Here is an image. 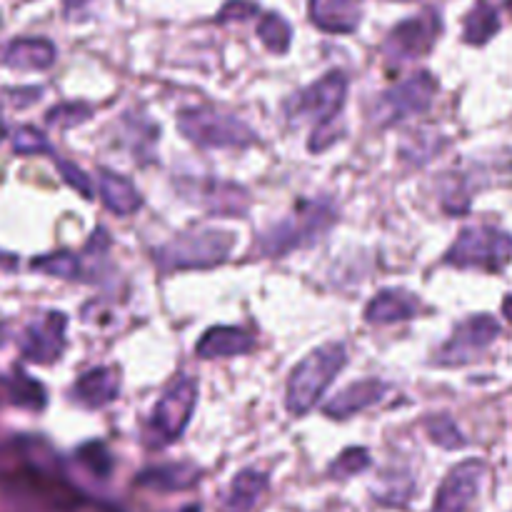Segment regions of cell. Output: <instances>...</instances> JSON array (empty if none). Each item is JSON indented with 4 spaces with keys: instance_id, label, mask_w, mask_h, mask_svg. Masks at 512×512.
Returning <instances> with one entry per match:
<instances>
[{
    "instance_id": "cell-1",
    "label": "cell",
    "mask_w": 512,
    "mask_h": 512,
    "mask_svg": "<svg viewBox=\"0 0 512 512\" xmlns=\"http://www.w3.org/2000/svg\"><path fill=\"white\" fill-rule=\"evenodd\" d=\"M235 248V235L228 230L195 228L175 235L153 250V263L163 273L173 270H205L225 263Z\"/></svg>"
},
{
    "instance_id": "cell-2",
    "label": "cell",
    "mask_w": 512,
    "mask_h": 512,
    "mask_svg": "<svg viewBox=\"0 0 512 512\" xmlns=\"http://www.w3.org/2000/svg\"><path fill=\"white\" fill-rule=\"evenodd\" d=\"M348 363V350L343 343H325L315 348L313 353L305 355L293 368L288 378V393H285V405L290 415H305L315 408L335 375Z\"/></svg>"
},
{
    "instance_id": "cell-3",
    "label": "cell",
    "mask_w": 512,
    "mask_h": 512,
    "mask_svg": "<svg viewBox=\"0 0 512 512\" xmlns=\"http://www.w3.org/2000/svg\"><path fill=\"white\" fill-rule=\"evenodd\" d=\"M338 213L328 203H310L303 210L293 213L290 218L280 220L273 228L260 235L258 250L268 258H283L290 250L308 248L318 243L325 233L335 225Z\"/></svg>"
},
{
    "instance_id": "cell-4",
    "label": "cell",
    "mask_w": 512,
    "mask_h": 512,
    "mask_svg": "<svg viewBox=\"0 0 512 512\" xmlns=\"http://www.w3.org/2000/svg\"><path fill=\"white\" fill-rule=\"evenodd\" d=\"M512 260V235L493 225H473L458 235L445 263L455 268H475L485 273H500Z\"/></svg>"
},
{
    "instance_id": "cell-5",
    "label": "cell",
    "mask_w": 512,
    "mask_h": 512,
    "mask_svg": "<svg viewBox=\"0 0 512 512\" xmlns=\"http://www.w3.org/2000/svg\"><path fill=\"white\" fill-rule=\"evenodd\" d=\"M195 405H198V383L190 378L178 380L150 413L143 430V443L150 450H163L173 445L188 428Z\"/></svg>"
},
{
    "instance_id": "cell-6",
    "label": "cell",
    "mask_w": 512,
    "mask_h": 512,
    "mask_svg": "<svg viewBox=\"0 0 512 512\" xmlns=\"http://www.w3.org/2000/svg\"><path fill=\"white\" fill-rule=\"evenodd\" d=\"M178 130L198 148H248L255 143V130L248 123L213 108L183 110Z\"/></svg>"
},
{
    "instance_id": "cell-7",
    "label": "cell",
    "mask_w": 512,
    "mask_h": 512,
    "mask_svg": "<svg viewBox=\"0 0 512 512\" xmlns=\"http://www.w3.org/2000/svg\"><path fill=\"white\" fill-rule=\"evenodd\" d=\"M435 93H438V80L428 70H420V73L410 75L408 80L380 95L373 108V120L380 128H388V125L400 123L410 115L425 113L433 105Z\"/></svg>"
},
{
    "instance_id": "cell-8",
    "label": "cell",
    "mask_w": 512,
    "mask_h": 512,
    "mask_svg": "<svg viewBox=\"0 0 512 512\" xmlns=\"http://www.w3.org/2000/svg\"><path fill=\"white\" fill-rule=\"evenodd\" d=\"M345 95H348V78L338 70L320 78L318 83L308 85L300 90L293 100L288 103V115L295 123H330V120L340 118V110L345 105Z\"/></svg>"
},
{
    "instance_id": "cell-9",
    "label": "cell",
    "mask_w": 512,
    "mask_h": 512,
    "mask_svg": "<svg viewBox=\"0 0 512 512\" xmlns=\"http://www.w3.org/2000/svg\"><path fill=\"white\" fill-rule=\"evenodd\" d=\"M440 33H443L440 15L435 10H425V13L403 20V23L390 30L388 40L383 45L385 58L395 65L425 58L433 50V45L438 43Z\"/></svg>"
},
{
    "instance_id": "cell-10",
    "label": "cell",
    "mask_w": 512,
    "mask_h": 512,
    "mask_svg": "<svg viewBox=\"0 0 512 512\" xmlns=\"http://www.w3.org/2000/svg\"><path fill=\"white\" fill-rule=\"evenodd\" d=\"M500 323L493 315H473L453 330L448 343L438 350L435 363L443 368H460L475 363L498 340Z\"/></svg>"
},
{
    "instance_id": "cell-11",
    "label": "cell",
    "mask_w": 512,
    "mask_h": 512,
    "mask_svg": "<svg viewBox=\"0 0 512 512\" xmlns=\"http://www.w3.org/2000/svg\"><path fill=\"white\" fill-rule=\"evenodd\" d=\"M183 198L193 200L210 215H220V218H245L250 210V195L248 190L240 185L228 183V180H180L178 183Z\"/></svg>"
},
{
    "instance_id": "cell-12",
    "label": "cell",
    "mask_w": 512,
    "mask_h": 512,
    "mask_svg": "<svg viewBox=\"0 0 512 512\" xmlns=\"http://www.w3.org/2000/svg\"><path fill=\"white\" fill-rule=\"evenodd\" d=\"M485 475H488V465L483 460H465L455 465L440 483L433 512H468L483 488Z\"/></svg>"
},
{
    "instance_id": "cell-13",
    "label": "cell",
    "mask_w": 512,
    "mask_h": 512,
    "mask_svg": "<svg viewBox=\"0 0 512 512\" xmlns=\"http://www.w3.org/2000/svg\"><path fill=\"white\" fill-rule=\"evenodd\" d=\"M65 350V315L48 313L43 320L30 325L20 340V353L25 360L38 365L55 363Z\"/></svg>"
},
{
    "instance_id": "cell-14",
    "label": "cell",
    "mask_w": 512,
    "mask_h": 512,
    "mask_svg": "<svg viewBox=\"0 0 512 512\" xmlns=\"http://www.w3.org/2000/svg\"><path fill=\"white\" fill-rule=\"evenodd\" d=\"M388 390L390 388L383 383V380H375V378L360 380V383H353L345 390H340V393L325 405V415L335 420H345L350 418V415H358L363 413V410L378 405L380 400L388 395Z\"/></svg>"
},
{
    "instance_id": "cell-15",
    "label": "cell",
    "mask_w": 512,
    "mask_h": 512,
    "mask_svg": "<svg viewBox=\"0 0 512 512\" xmlns=\"http://www.w3.org/2000/svg\"><path fill=\"white\" fill-rule=\"evenodd\" d=\"M310 20L325 33H353L360 25V0H310Z\"/></svg>"
},
{
    "instance_id": "cell-16",
    "label": "cell",
    "mask_w": 512,
    "mask_h": 512,
    "mask_svg": "<svg viewBox=\"0 0 512 512\" xmlns=\"http://www.w3.org/2000/svg\"><path fill=\"white\" fill-rule=\"evenodd\" d=\"M55 63V45L45 38H18L0 48V65L15 70H45Z\"/></svg>"
},
{
    "instance_id": "cell-17",
    "label": "cell",
    "mask_w": 512,
    "mask_h": 512,
    "mask_svg": "<svg viewBox=\"0 0 512 512\" xmlns=\"http://www.w3.org/2000/svg\"><path fill=\"white\" fill-rule=\"evenodd\" d=\"M255 348V338L243 328L233 325H218L210 328L195 345L198 358H233V355H245Z\"/></svg>"
},
{
    "instance_id": "cell-18",
    "label": "cell",
    "mask_w": 512,
    "mask_h": 512,
    "mask_svg": "<svg viewBox=\"0 0 512 512\" xmlns=\"http://www.w3.org/2000/svg\"><path fill=\"white\" fill-rule=\"evenodd\" d=\"M120 393V375L113 368L88 370L78 383L73 385V400L83 408L95 410L113 403Z\"/></svg>"
},
{
    "instance_id": "cell-19",
    "label": "cell",
    "mask_w": 512,
    "mask_h": 512,
    "mask_svg": "<svg viewBox=\"0 0 512 512\" xmlns=\"http://www.w3.org/2000/svg\"><path fill=\"white\" fill-rule=\"evenodd\" d=\"M420 310V300L405 290H383L375 295L365 308V320L370 325H393L415 318Z\"/></svg>"
},
{
    "instance_id": "cell-20",
    "label": "cell",
    "mask_w": 512,
    "mask_h": 512,
    "mask_svg": "<svg viewBox=\"0 0 512 512\" xmlns=\"http://www.w3.org/2000/svg\"><path fill=\"white\" fill-rule=\"evenodd\" d=\"M268 483V475L260 473V470H240L233 478V483H230V488L225 490L223 500H220V510L253 512L260 498L268 493Z\"/></svg>"
},
{
    "instance_id": "cell-21",
    "label": "cell",
    "mask_w": 512,
    "mask_h": 512,
    "mask_svg": "<svg viewBox=\"0 0 512 512\" xmlns=\"http://www.w3.org/2000/svg\"><path fill=\"white\" fill-rule=\"evenodd\" d=\"M200 480V470L190 463H165L143 470L135 483L155 493H178L190 490Z\"/></svg>"
},
{
    "instance_id": "cell-22",
    "label": "cell",
    "mask_w": 512,
    "mask_h": 512,
    "mask_svg": "<svg viewBox=\"0 0 512 512\" xmlns=\"http://www.w3.org/2000/svg\"><path fill=\"white\" fill-rule=\"evenodd\" d=\"M98 190L105 208L113 210L120 218H128V215H133L135 210H140V205H143L138 188H135L128 178H123V175L118 173H110V170H100Z\"/></svg>"
},
{
    "instance_id": "cell-23",
    "label": "cell",
    "mask_w": 512,
    "mask_h": 512,
    "mask_svg": "<svg viewBox=\"0 0 512 512\" xmlns=\"http://www.w3.org/2000/svg\"><path fill=\"white\" fill-rule=\"evenodd\" d=\"M500 30V15L488 0H478L475 8L465 15L463 40L470 45H485Z\"/></svg>"
},
{
    "instance_id": "cell-24",
    "label": "cell",
    "mask_w": 512,
    "mask_h": 512,
    "mask_svg": "<svg viewBox=\"0 0 512 512\" xmlns=\"http://www.w3.org/2000/svg\"><path fill=\"white\" fill-rule=\"evenodd\" d=\"M5 388H8L10 403L18 405L23 410H43L48 398H45V388L38 380L28 378L23 370H15L8 380H5Z\"/></svg>"
},
{
    "instance_id": "cell-25",
    "label": "cell",
    "mask_w": 512,
    "mask_h": 512,
    "mask_svg": "<svg viewBox=\"0 0 512 512\" xmlns=\"http://www.w3.org/2000/svg\"><path fill=\"white\" fill-rule=\"evenodd\" d=\"M258 38L263 40V45L270 50V53L283 55L288 53L290 43H293V30H290L288 20L280 18L278 13H268L260 18Z\"/></svg>"
},
{
    "instance_id": "cell-26",
    "label": "cell",
    "mask_w": 512,
    "mask_h": 512,
    "mask_svg": "<svg viewBox=\"0 0 512 512\" xmlns=\"http://www.w3.org/2000/svg\"><path fill=\"white\" fill-rule=\"evenodd\" d=\"M425 428H428L430 440L445 450H460L468 445V438L460 433V428L450 415H433V418H428Z\"/></svg>"
},
{
    "instance_id": "cell-27",
    "label": "cell",
    "mask_w": 512,
    "mask_h": 512,
    "mask_svg": "<svg viewBox=\"0 0 512 512\" xmlns=\"http://www.w3.org/2000/svg\"><path fill=\"white\" fill-rule=\"evenodd\" d=\"M75 460L88 470L95 478H108L113 473V455L105 448L103 443H85L80 445L78 453H75Z\"/></svg>"
},
{
    "instance_id": "cell-28",
    "label": "cell",
    "mask_w": 512,
    "mask_h": 512,
    "mask_svg": "<svg viewBox=\"0 0 512 512\" xmlns=\"http://www.w3.org/2000/svg\"><path fill=\"white\" fill-rule=\"evenodd\" d=\"M33 268L40 270V273L53 275V278H63V280H80V275H83L80 260L70 253L45 255V258L33 260Z\"/></svg>"
},
{
    "instance_id": "cell-29",
    "label": "cell",
    "mask_w": 512,
    "mask_h": 512,
    "mask_svg": "<svg viewBox=\"0 0 512 512\" xmlns=\"http://www.w3.org/2000/svg\"><path fill=\"white\" fill-rule=\"evenodd\" d=\"M370 468V453L365 448H348L340 453V458L330 465V475L338 480H348Z\"/></svg>"
},
{
    "instance_id": "cell-30",
    "label": "cell",
    "mask_w": 512,
    "mask_h": 512,
    "mask_svg": "<svg viewBox=\"0 0 512 512\" xmlns=\"http://www.w3.org/2000/svg\"><path fill=\"white\" fill-rule=\"evenodd\" d=\"M93 115V108L85 103H60L48 110L45 120L50 125H60V128H73V125L85 123Z\"/></svg>"
},
{
    "instance_id": "cell-31",
    "label": "cell",
    "mask_w": 512,
    "mask_h": 512,
    "mask_svg": "<svg viewBox=\"0 0 512 512\" xmlns=\"http://www.w3.org/2000/svg\"><path fill=\"white\" fill-rule=\"evenodd\" d=\"M13 150L20 155H38V153H48L55 155V150L50 148L48 138H45L40 130L30 128V125H23L13 133Z\"/></svg>"
},
{
    "instance_id": "cell-32",
    "label": "cell",
    "mask_w": 512,
    "mask_h": 512,
    "mask_svg": "<svg viewBox=\"0 0 512 512\" xmlns=\"http://www.w3.org/2000/svg\"><path fill=\"white\" fill-rule=\"evenodd\" d=\"M53 160L58 163V170H60V175H63L65 183H68L70 188L80 195V198H85V200L93 198V193H95L93 183H90V178L78 168V165L70 163V160H63L58 153L53 155Z\"/></svg>"
},
{
    "instance_id": "cell-33",
    "label": "cell",
    "mask_w": 512,
    "mask_h": 512,
    "mask_svg": "<svg viewBox=\"0 0 512 512\" xmlns=\"http://www.w3.org/2000/svg\"><path fill=\"white\" fill-rule=\"evenodd\" d=\"M340 133H343V128L338 125V120L315 125L313 135H310V140H308V150L310 153H323V150H328L330 145L340 138Z\"/></svg>"
},
{
    "instance_id": "cell-34",
    "label": "cell",
    "mask_w": 512,
    "mask_h": 512,
    "mask_svg": "<svg viewBox=\"0 0 512 512\" xmlns=\"http://www.w3.org/2000/svg\"><path fill=\"white\" fill-rule=\"evenodd\" d=\"M255 13H258V3H253V0H230V3H225V8L220 10L218 20L220 23H225V20H248L253 18Z\"/></svg>"
},
{
    "instance_id": "cell-35",
    "label": "cell",
    "mask_w": 512,
    "mask_h": 512,
    "mask_svg": "<svg viewBox=\"0 0 512 512\" xmlns=\"http://www.w3.org/2000/svg\"><path fill=\"white\" fill-rule=\"evenodd\" d=\"M503 313H505V318H508V323L512 325V295L503 300Z\"/></svg>"
},
{
    "instance_id": "cell-36",
    "label": "cell",
    "mask_w": 512,
    "mask_h": 512,
    "mask_svg": "<svg viewBox=\"0 0 512 512\" xmlns=\"http://www.w3.org/2000/svg\"><path fill=\"white\" fill-rule=\"evenodd\" d=\"M178 512H203V508H200V505H185V508H180Z\"/></svg>"
},
{
    "instance_id": "cell-37",
    "label": "cell",
    "mask_w": 512,
    "mask_h": 512,
    "mask_svg": "<svg viewBox=\"0 0 512 512\" xmlns=\"http://www.w3.org/2000/svg\"><path fill=\"white\" fill-rule=\"evenodd\" d=\"M85 0H65V5H68V8H73V5H83Z\"/></svg>"
},
{
    "instance_id": "cell-38",
    "label": "cell",
    "mask_w": 512,
    "mask_h": 512,
    "mask_svg": "<svg viewBox=\"0 0 512 512\" xmlns=\"http://www.w3.org/2000/svg\"><path fill=\"white\" fill-rule=\"evenodd\" d=\"M505 8H508L510 13H512V0H508V3H505Z\"/></svg>"
},
{
    "instance_id": "cell-39",
    "label": "cell",
    "mask_w": 512,
    "mask_h": 512,
    "mask_svg": "<svg viewBox=\"0 0 512 512\" xmlns=\"http://www.w3.org/2000/svg\"><path fill=\"white\" fill-rule=\"evenodd\" d=\"M398 3H410V0H398Z\"/></svg>"
}]
</instances>
